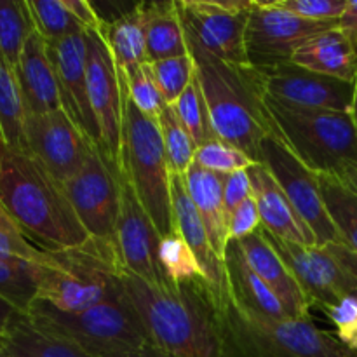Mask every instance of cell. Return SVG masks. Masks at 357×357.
I'll use <instances>...</instances> for the list:
<instances>
[{"instance_id": "cell-51", "label": "cell", "mask_w": 357, "mask_h": 357, "mask_svg": "<svg viewBox=\"0 0 357 357\" xmlns=\"http://www.w3.org/2000/svg\"><path fill=\"white\" fill-rule=\"evenodd\" d=\"M349 296H354V298L357 300V284L354 286V289H352V291H351V295H349Z\"/></svg>"}, {"instance_id": "cell-33", "label": "cell", "mask_w": 357, "mask_h": 357, "mask_svg": "<svg viewBox=\"0 0 357 357\" xmlns=\"http://www.w3.org/2000/svg\"><path fill=\"white\" fill-rule=\"evenodd\" d=\"M157 124H159L160 138H162L171 173L185 176L188 167L194 164L197 145L188 135L187 129L183 128L171 105H164L159 117H157Z\"/></svg>"}, {"instance_id": "cell-36", "label": "cell", "mask_w": 357, "mask_h": 357, "mask_svg": "<svg viewBox=\"0 0 357 357\" xmlns=\"http://www.w3.org/2000/svg\"><path fill=\"white\" fill-rule=\"evenodd\" d=\"M171 107L174 108L178 119H180L183 128L188 131V135L192 136L195 145L201 146L216 138L215 131H213L211 119H209L208 105H206L204 96H202L197 77H194L187 91Z\"/></svg>"}, {"instance_id": "cell-6", "label": "cell", "mask_w": 357, "mask_h": 357, "mask_svg": "<svg viewBox=\"0 0 357 357\" xmlns=\"http://www.w3.org/2000/svg\"><path fill=\"white\" fill-rule=\"evenodd\" d=\"M265 108L278 135L314 174L347 180L357 167V126L351 112L300 110L267 96Z\"/></svg>"}, {"instance_id": "cell-22", "label": "cell", "mask_w": 357, "mask_h": 357, "mask_svg": "<svg viewBox=\"0 0 357 357\" xmlns=\"http://www.w3.org/2000/svg\"><path fill=\"white\" fill-rule=\"evenodd\" d=\"M171 204H173L174 229L187 241L197 257L208 284L216 291H223L225 289V265L213 250L204 222L192 202L183 176L180 174L171 176Z\"/></svg>"}, {"instance_id": "cell-27", "label": "cell", "mask_w": 357, "mask_h": 357, "mask_svg": "<svg viewBox=\"0 0 357 357\" xmlns=\"http://www.w3.org/2000/svg\"><path fill=\"white\" fill-rule=\"evenodd\" d=\"M145 26V2L136 3L114 21H103L101 24V33L121 72H128L142 63H149Z\"/></svg>"}, {"instance_id": "cell-52", "label": "cell", "mask_w": 357, "mask_h": 357, "mask_svg": "<svg viewBox=\"0 0 357 357\" xmlns=\"http://www.w3.org/2000/svg\"><path fill=\"white\" fill-rule=\"evenodd\" d=\"M354 357H357V352H354Z\"/></svg>"}, {"instance_id": "cell-26", "label": "cell", "mask_w": 357, "mask_h": 357, "mask_svg": "<svg viewBox=\"0 0 357 357\" xmlns=\"http://www.w3.org/2000/svg\"><path fill=\"white\" fill-rule=\"evenodd\" d=\"M2 357H91L66 338L20 312L0 338Z\"/></svg>"}, {"instance_id": "cell-14", "label": "cell", "mask_w": 357, "mask_h": 357, "mask_svg": "<svg viewBox=\"0 0 357 357\" xmlns=\"http://www.w3.org/2000/svg\"><path fill=\"white\" fill-rule=\"evenodd\" d=\"M24 143L28 152L61 183L84 166L96 145L63 108L26 115Z\"/></svg>"}, {"instance_id": "cell-44", "label": "cell", "mask_w": 357, "mask_h": 357, "mask_svg": "<svg viewBox=\"0 0 357 357\" xmlns=\"http://www.w3.org/2000/svg\"><path fill=\"white\" fill-rule=\"evenodd\" d=\"M250 197H253L250 169L236 171V173L223 176V204H225V211L229 218Z\"/></svg>"}, {"instance_id": "cell-9", "label": "cell", "mask_w": 357, "mask_h": 357, "mask_svg": "<svg viewBox=\"0 0 357 357\" xmlns=\"http://www.w3.org/2000/svg\"><path fill=\"white\" fill-rule=\"evenodd\" d=\"M260 157L261 166L267 167L268 173L274 176L288 201L291 202L296 215L314 234L317 244L326 246V244L342 243L340 234L328 213L319 176L314 174L291 152L275 129L261 142Z\"/></svg>"}, {"instance_id": "cell-4", "label": "cell", "mask_w": 357, "mask_h": 357, "mask_svg": "<svg viewBox=\"0 0 357 357\" xmlns=\"http://www.w3.org/2000/svg\"><path fill=\"white\" fill-rule=\"evenodd\" d=\"M218 321L225 357H354L335 335L309 319H271L237 305L218 291Z\"/></svg>"}, {"instance_id": "cell-1", "label": "cell", "mask_w": 357, "mask_h": 357, "mask_svg": "<svg viewBox=\"0 0 357 357\" xmlns=\"http://www.w3.org/2000/svg\"><path fill=\"white\" fill-rule=\"evenodd\" d=\"M126 295L150 338L176 357H225L218 321V291L204 279L152 286L122 271Z\"/></svg>"}, {"instance_id": "cell-49", "label": "cell", "mask_w": 357, "mask_h": 357, "mask_svg": "<svg viewBox=\"0 0 357 357\" xmlns=\"http://www.w3.org/2000/svg\"><path fill=\"white\" fill-rule=\"evenodd\" d=\"M344 181H345V183L349 185V187L352 188V190L356 192V194H357V167H356L354 171H352L351 174H349V178H347V180H344Z\"/></svg>"}, {"instance_id": "cell-31", "label": "cell", "mask_w": 357, "mask_h": 357, "mask_svg": "<svg viewBox=\"0 0 357 357\" xmlns=\"http://www.w3.org/2000/svg\"><path fill=\"white\" fill-rule=\"evenodd\" d=\"M33 31V20L26 0H0V56L14 70Z\"/></svg>"}, {"instance_id": "cell-19", "label": "cell", "mask_w": 357, "mask_h": 357, "mask_svg": "<svg viewBox=\"0 0 357 357\" xmlns=\"http://www.w3.org/2000/svg\"><path fill=\"white\" fill-rule=\"evenodd\" d=\"M250 267L271 286L272 291L281 300L291 319H309L310 302L296 281L295 274L289 271L286 261L267 239L264 227L253 236L236 243Z\"/></svg>"}, {"instance_id": "cell-15", "label": "cell", "mask_w": 357, "mask_h": 357, "mask_svg": "<svg viewBox=\"0 0 357 357\" xmlns=\"http://www.w3.org/2000/svg\"><path fill=\"white\" fill-rule=\"evenodd\" d=\"M160 241L162 237L136 197L124 171H121V211L115 232V246L124 271L138 275L152 286L173 284L160 267Z\"/></svg>"}, {"instance_id": "cell-20", "label": "cell", "mask_w": 357, "mask_h": 357, "mask_svg": "<svg viewBox=\"0 0 357 357\" xmlns=\"http://www.w3.org/2000/svg\"><path fill=\"white\" fill-rule=\"evenodd\" d=\"M26 115H40L63 108L58 75L49 54V44L37 30L28 37L16 66Z\"/></svg>"}, {"instance_id": "cell-37", "label": "cell", "mask_w": 357, "mask_h": 357, "mask_svg": "<svg viewBox=\"0 0 357 357\" xmlns=\"http://www.w3.org/2000/svg\"><path fill=\"white\" fill-rule=\"evenodd\" d=\"M150 65H152L153 77L166 105L176 103L195 77L194 59L190 54L160 59Z\"/></svg>"}, {"instance_id": "cell-21", "label": "cell", "mask_w": 357, "mask_h": 357, "mask_svg": "<svg viewBox=\"0 0 357 357\" xmlns=\"http://www.w3.org/2000/svg\"><path fill=\"white\" fill-rule=\"evenodd\" d=\"M253 197L260 211L261 227L271 236L300 246H319L309 227L302 222L282 188L261 164L250 169Z\"/></svg>"}, {"instance_id": "cell-41", "label": "cell", "mask_w": 357, "mask_h": 357, "mask_svg": "<svg viewBox=\"0 0 357 357\" xmlns=\"http://www.w3.org/2000/svg\"><path fill=\"white\" fill-rule=\"evenodd\" d=\"M279 7L317 23H338L347 0H274Z\"/></svg>"}, {"instance_id": "cell-48", "label": "cell", "mask_w": 357, "mask_h": 357, "mask_svg": "<svg viewBox=\"0 0 357 357\" xmlns=\"http://www.w3.org/2000/svg\"><path fill=\"white\" fill-rule=\"evenodd\" d=\"M124 357H176V356H173L171 352L164 351L162 347H159V345L152 340L150 344H146L145 347L139 349V351L132 352V354H128Z\"/></svg>"}, {"instance_id": "cell-39", "label": "cell", "mask_w": 357, "mask_h": 357, "mask_svg": "<svg viewBox=\"0 0 357 357\" xmlns=\"http://www.w3.org/2000/svg\"><path fill=\"white\" fill-rule=\"evenodd\" d=\"M0 257L20 258L40 265H47L51 261V251L38 248L21 230V227L14 222L2 204H0Z\"/></svg>"}, {"instance_id": "cell-45", "label": "cell", "mask_w": 357, "mask_h": 357, "mask_svg": "<svg viewBox=\"0 0 357 357\" xmlns=\"http://www.w3.org/2000/svg\"><path fill=\"white\" fill-rule=\"evenodd\" d=\"M66 7H68L70 13L80 21L84 28L87 30H98V28L103 24V17L96 13V9L93 7V3L87 2V0H65Z\"/></svg>"}, {"instance_id": "cell-23", "label": "cell", "mask_w": 357, "mask_h": 357, "mask_svg": "<svg viewBox=\"0 0 357 357\" xmlns=\"http://www.w3.org/2000/svg\"><path fill=\"white\" fill-rule=\"evenodd\" d=\"M223 265H225V291L237 305L271 319H288L289 316L281 300L244 260L236 243H230L227 248Z\"/></svg>"}, {"instance_id": "cell-29", "label": "cell", "mask_w": 357, "mask_h": 357, "mask_svg": "<svg viewBox=\"0 0 357 357\" xmlns=\"http://www.w3.org/2000/svg\"><path fill=\"white\" fill-rule=\"evenodd\" d=\"M24 108L23 94L17 82L16 70L0 56V138L13 149H24Z\"/></svg>"}, {"instance_id": "cell-30", "label": "cell", "mask_w": 357, "mask_h": 357, "mask_svg": "<svg viewBox=\"0 0 357 357\" xmlns=\"http://www.w3.org/2000/svg\"><path fill=\"white\" fill-rule=\"evenodd\" d=\"M42 267L20 258L0 257V298L13 303L20 312H30L37 302Z\"/></svg>"}, {"instance_id": "cell-7", "label": "cell", "mask_w": 357, "mask_h": 357, "mask_svg": "<svg viewBox=\"0 0 357 357\" xmlns=\"http://www.w3.org/2000/svg\"><path fill=\"white\" fill-rule=\"evenodd\" d=\"M28 316L91 357H124L152 342L126 291L82 312H61L35 302Z\"/></svg>"}, {"instance_id": "cell-38", "label": "cell", "mask_w": 357, "mask_h": 357, "mask_svg": "<svg viewBox=\"0 0 357 357\" xmlns=\"http://www.w3.org/2000/svg\"><path fill=\"white\" fill-rule=\"evenodd\" d=\"M194 162L204 169L211 171V173L220 174V176H227V174H232L236 171H248L258 166L243 150L230 145V143H225L220 138L197 146Z\"/></svg>"}, {"instance_id": "cell-54", "label": "cell", "mask_w": 357, "mask_h": 357, "mask_svg": "<svg viewBox=\"0 0 357 357\" xmlns=\"http://www.w3.org/2000/svg\"><path fill=\"white\" fill-rule=\"evenodd\" d=\"M0 139H2V138H0Z\"/></svg>"}, {"instance_id": "cell-17", "label": "cell", "mask_w": 357, "mask_h": 357, "mask_svg": "<svg viewBox=\"0 0 357 357\" xmlns=\"http://www.w3.org/2000/svg\"><path fill=\"white\" fill-rule=\"evenodd\" d=\"M265 234L295 274L310 305L323 310L351 295L357 279L345 271L330 246H300L271 236L267 230Z\"/></svg>"}, {"instance_id": "cell-32", "label": "cell", "mask_w": 357, "mask_h": 357, "mask_svg": "<svg viewBox=\"0 0 357 357\" xmlns=\"http://www.w3.org/2000/svg\"><path fill=\"white\" fill-rule=\"evenodd\" d=\"M328 213L335 222L342 243L357 253V194L344 180L319 176Z\"/></svg>"}, {"instance_id": "cell-2", "label": "cell", "mask_w": 357, "mask_h": 357, "mask_svg": "<svg viewBox=\"0 0 357 357\" xmlns=\"http://www.w3.org/2000/svg\"><path fill=\"white\" fill-rule=\"evenodd\" d=\"M0 204L38 248L63 251L91 239L65 187L28 150L0 139Z\"/></svg>"}, {"instance_id": "cell-3", "label": "cell", "mask_w": 357, "mask_h": 357, "mask_svg": "<svg viewBox=\"0 0 357 357\" xmlns=\"http://www.w3.org/2000/svg\"><path fill=\"white\" fill-rule=\"evenodd\" d=\"M185 37L216 138L261 164V142L274 131V124L265 108L260 73L250 65L222 61L188 33Z\"/></svg>"}, {"instance_id": "cell-10", "label": "cell", "mask_w": 357, "mask_h": 357, "mask_svg": "<svg viewBox=\"0 0 357 357\" xmlns=\"http://www.w3.org/2000/svg\"><path fill=\"white\" fill-rule=\"evenodd\" d=\"M87 91L91 108L100 129V146L112 162L122 169V132L128 103V86L110 47L98 30L86 31Z\"/></svg>"}, {"instance_id": "cell-28", "label": "cell", "mask_w": 357, "mask_h": 357, "mask_svg": "<svg viewBox=\"0 0 357 357\" xmlns=\"http://www.w3.org/2000/svg\"><path fill=\"white\" fill-rule=\"evenodd\" d=\"M145 10L146 59L149 63L176 58V56H187V37H185L178 2L174 0L145 2Z\"/></svg>"}, {"instance_id": "cell-25", "label": "cell", "mask_w": 357, "mask_h": 357, "mask_svg": "<svg viewBox=\"0 0 357 357\" xmlns=\"http://www.w3.org/2000/svg\"><path fill=\"white\" fill-rule=\"evenodd\" d=\"M183 180L188 195L204 222L213 250L223 261L229 248V239H227L229 216L223 204V176L194 162L185 173Z\"/></svg>"}, {"instance_id": "cell-50", "label": "cell", "mask_w": 357, "mask_h": 357, "mask_svg": "<svg viewBox=\"0 0 357 357\" xmlns=\"http://www.w3.org/2000/svg\"><path fill=\"white\" fill-rule=\"evenodd\" d=\"M352 117H354L357 126V68H356V79H354V105H352Z\"/></svg>"}, {"instance_id": "cell-18", "label": "cell", "mask_w": 357, "mask_h": 357, "mask_svg": "<svg viewBox=\"0 0 357 357\" xmlns=\"http://www.w3.org/2000/svg\"><path fill=\"white\" fill-rule=\"evenodd\" d=\"M49 54L58 75L63 110L96 145H100V129L87 91L86 31L49 44Z\"/></svg>"}, {"instance_id": "cell-35", "label": "cell", "mask_w": 357, "mask_h": 357, "mask_svg": "<svg viewBox=\"0 0 357 357\" xmlns=\"http://www.w3.org/2000/svg\"><path fill=\"white\" fill-rule=\"evenodd\" d=\"M159 261L162 267L164 275L173 282L174 286L185 284L190 281L204 279L206 274L199 264L197 257L194 255L187 241L174 230L169 236L162 237L159 246ZM208 282V281H206Z\"/></svg>"}, {"instance_id": "cell-24", "label": "cell", "mask_w": 357, "mask_h": 357, "mask_svg": "<svg viewBox=\"0 0 357 357\" xmlns=\"http://www.w3.org/2000/svg\"><path fill=\"white\" fill-rule=\"evenodd\" d=\"M291 63L319 75L354 84L357 42L338 30V26H335L303 44L293 54Z\"/></svg>"}, {"instance_id": "cell-5", "label": "cell", "mask_w": 357, "mask_h": 357, "mask_svg": "<svg viewBox=\"0 0 357 357\" xmlns=\"http://www.w3.org/2000/svg\"><path fill=\"white\" fill-rule=\"evenodd\" d=\"M122 267L115 244L91 237L79 248L51 251L42 267L37 302L61 312H82L124 291Z\"/></svg>"}, {"instance_id": "cell-11", "label": "cell", "mask_w": 357, "mask_h": 357, "mask_svg": "<svg viewBox=\"0 0 357 357\" xmlns=\"http://www.w3.org/2000/svg\"><path fill=\"white\" fill-rule=\"evenodd\" d=\"M121 171L100 145L84 166L63 183L80 223L93 239L115 244L121 211Z\"/></svg>"}, {"instance_id": "cell-53", "label": "cell", "mask_w": 357, "mask_h": 357, "mask_svg": "<svg viewBox=\"0 0 357 357\" xmlns=\"http://www.w3.org/2000/svg\"><path fill=\"white\" fill-rule=\"evenodd\" d=\"M0 357H2V354H0Z\"/></svg>"}, {"instance_id": "cell-16", "label": "cell", "mask_w": 357, "mask_h": 357, "mask_svg": "<svg viewBox=\"0 0 357 357\" xmlns=\"http://www.w3.org/2000/svg\"><path fill=\"white\" fill-rule=\"evenodd\" d=\"M258 73L265 96L284 107L352 114V105H354L352 82L319 75L310 70L300 68L293 63Z\"/></svg>"}, {"instance_id": "cell-12", "label": "cell", "mask_w": 357, "mask_h": 357, "mask_svg": "<svg viewBox=\"0 0 357 357\" xmlns=\"http://www.w3.org/2000/svg\"><path fill=\"white\" fill-rule=\"evenodd\" d=\"M335 26L338 23L303 20L279 7L274 0H255L246 28L248 63L258 72L291 63L293 54L303 44Z\"/></svg>"}, {"instance_id": "cell-34", "label": "cell", "mask_w": 357, "mask_h": 357, "mask_svg": "<svg viewBox=\"0 0 357 357\" xmlns=\"http://www.w3.org/2000/svg\"><path fill=\"white\" fill-rule=\"evenodd\" d=\"M26 3L35 30L49 44L86 31L80 21L70 13L65 0H26Z\"/></svg>"}, {"instance_id": "cell-13", "label": "cell", "mask_w": 357, "mask_h": 357, "mask_svg": "<svg viewBox=\"0 0 357 357\" xmlns=\"http://www.w3.org/2000/svg\"><path fill=\"white\" fill-rule=\"evenodd\" d=\"M255 0H180L185 33L218 59L250 65L246 28Z\"/></svg>"}, {"instance_id": "cell-8", "label": "cell", "mask_w": 357, "mask_h": 357, "mask_svg": "<svg viewBox=\"0 0 357 357\" xmlns=\"http://www.w3.org/2000/svg\"><path fill=\"white\" fill-rule=\"evenodd\" d=\"M122 171L160 237L173 234L171 173L155 119L143 115L128 94L122 132Z\"/></svg>"}, {"instance_id": "cell-42", "label": "cell", "mask_w": 357, "mask_h": 357, "mask_svg": "<svg viewBox=\"0 0 357 357\" xmlns=\"http://www.w3.org/2000/svg\"><path fill=\"white\" fill-rule=\"evenodd\" d=\"M323 312L333 323L335 337L349 349L357 352V300L354 296H345L335 305L326 307Z\"/></svg>"}, {"instance_id": "cell-40", "label": "cell", "mask_w": 357, "mask_h": 357, "mask_svg": "<svg viewBox=\"0 0 357 357\" xmlns=\"http://www.w3.org/2000/svg\"><path fill=\"white\" fill-rule=\"evenodd\" d=\"M122 73H124L129 100L132 101V105L143 115L157 121L160 110L166 103H164L162 94H160L159 86H157L155 77H153L152 65L142 63V65Z\"/></svg>"}, {"instance_id": "cell-47", "label": "cell", "mask_w": 357, "mask_h": 357, "mask_svg": "<svg viewBox=\"0 0 357 357\" xmlns=\"http://www.w3.org/2000/svg\"><path fill=\"white\" fill-rule=\"evenodd\" d=\"M17 314H20V310H17L13 303L0 298V338H2V335L6 333V330L9 328V324L13 323V319Z\"/></svg>"}, {"instance_id": "cell-46", "label": "cell", "mask_w": 357, "mask_h": 357, "mask_svg": "<svg viewBox=\"0 0 357 357\" xmlns=\"http://www.w3.org/2000/svg\"><path fill=\"white\" fill-rule=\"evenodd\" d=\"M338 30L357 42V0H347L344 14L338 20Z\"/></svg>"}, {"instance_id": "cell-43", "label": "cell", "mask_w": 357, "mask_h": 357, "mask_svg": "<svg viewBox=\"0 0 357 357\" xmlns=\"http://www.w3.org/2000/svg\"><path fill=\"white\" fill-rule=\"evenodd\" d=\"M260 229V211H258L255 197H250L230 215L229 225H227V239H229V244L239 243V241L253 236V234L258 232Z\"/></svg>"}]
</instances>
